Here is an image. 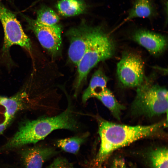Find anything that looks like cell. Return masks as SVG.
I'll return each instance as SVG.
<instances>
[{
	"label": "cell",
	"mask_w": 168,
	"mask_h": 168,
	"mask_svg": "<svg viewBox=\"0 0 168 168\" xmlns=\"http://www.w3.org/2000/svg\"><path fill=\"white\" fill-rule=\"evenodd\" d=\"M100 144L96 160L101 163L114 150L139 139L156 134L167 126V120L148 125L130 126L98 118Z\"/></svg>",
	"instance_id": "1"
},
{
	"label": "cell",
	"mask_w": 168,
	"mask_h": 168,
	"mask_svg": "<svg viewBox=\"0 0 168 168\" xmlns=\"http://www.w3.org/2000/svg\"><path fill=\"white\" fill-rule=\"evenodd\" d=\"M115 47L113 40L100 26H91V37L85 53L77 65L75 95L91 69L99 62L111 58Z\"/></svg>",
	"instance_id": "2"
},
{
	"label": "cell",
	"mask_w": 168,
	"mask_h": 168,
	"mask_svg": "<svg viewBox=\"0 0 168 168\" xmlns=\"http://www.w3.org/2000/svg\"><path fill=\"white\" fill-rule=\"evenodd\" d=\"M131 109L135 114L149 117L165 114L167 115V90L144 80L137 87Z\"/></svg>",
	"instance_id": "3"
},
{
	"label": "cell",
	"mask_w": 168,
	"mask_h": 168,
	"mask_svg": "<svg viewBox=\"0 0 168 168\" xmlns=\"http://www.w3.org/2000/svg\"><path fill=\"white\" fill-rule=\"evenodd\" d=\"M60 126L59 120L55 116L28 121L19 128L4 148H16L35 143L44 139L53 131L59 129Z\"/></svg>",
	"instance_id": "4"
},
{
	"label": "cell",
	"mask_w": 168,
	"mask_h": 168,
	"mask_svg": "<svg viewBox=\"0 0 168 168\" xmlns=\"http://www.w3.org/2000/svg\"><path fill=\"white\" fill-rule=\"evenodd\" d=\"M0 20L3 28L4 39L3 48L8 49L13 45H18L30 50V39L24 33L15 15L0 2Z\"/></svg>",
	"instance_id": "5"
},
{
	"label": "cell",
	"mask_w": 168,
	"mask_h": 168,
	"mask_svg": "<svg viewBox=\"0 0 168 168\" xmlns=\"http://www.w3.org/2000/svg\"><path fill=\"white\" fill-rule=\"evenodd\" d=\"M23 16L27 22L28 27L33 31L42 46L54 57L59 55L62 44L61 26L58 24L44 25L36 20L23 15Z\"/></svg>",
	"instance_id": "6"
},
{
	"label": "cell",
	"mask_w": 168,
	"mask_h": 168,
	"mask_svg": "<svg viewBox=\"0 0 168 168\" xmlns=\"http://www.w3.org/2000/svg\"><path fill=\"white\" fill-rule=\"evenodd\" d=\"M117 73L119 81L126 87H137L145 80L142 61L133 54L123 55L117 64Z\"/></svg>",
	"instance_id": "7"
},
{
	"label": "cell",
	"mask_w": 168,
	"mask_h": 168,
	"mask_svg": "<svg viewBox=\"0 0 168 168\" xmlns=\"http://www.w3.org/2000/svg\"><path fill=\"white\" fill-rule=\"evenodd\" d=\"M91 26L83 21L79 25L71 28L67 32L70 42L68 58L77 66L88 45L91 37Z\"/></svg>",
	"instance_id": "8"
},
{
	"label": "cell",
	"mask_w": 168,
	"mask_h": 168,
	"mask_svg": "<svg viewBox=\"0 0 168 168\" xmlns=\"http://www.w3.org/2000/svg\"><path fill=\"white\" fill-rule=\"evenodd\" d=\"M133 37L136 42L154 55L163 52L167 45L164 36L147 30H138L134 34Z\"/></svg>",
	"instance_id": "9"
},
{
	"label": "cell",
	"mask_w": 168,
	"mask_h": 168,
	"mask_svg": "<svg viewBox=\"0 0 168 168\" xmlns=\"http://www.w3.org/2000/svg\"><path fill=\"white\" fill-rule=\"evenodd\" d=\"M57 152L51 147L36 146L24 149L21 155L25 168H42L44 162Z\"/></svg>",
	"instance_id": "10"
},
{
	"label": "cell",
	"mask_w": 168,
	"mask_h": 168,
	"mask_svg": "<svg viewBox=\"0 0 168 168\" xmlns=\"http://www.w3.org/2000/svg\"><path fill=\"white\" fill-rule=\"evenodd\" d=\"M108 79L100 69L96 71L92 75L88 86L82 96V100L85 103L90 98L96 96L107 88Z\"/></svg>",
	"instance_id": "11"
},
{
	"label": "cell",
	"mask_w": 168,
	"mask_h": 168,
	"mask_svg": "<svg viewBox=\"0 0 168 168\" xmlns=\"http://www.w3.org/2000/svg\"><path fill=\"white\" fill-rule=\"evenodd\" d=\"M59 13L65 17H71L83 13L87 8L83 0H60L56 4Z\"/></svg>",
	"instance_id": "12"
},
{
	"label": "cell",
	"mask_w": 168,
	"mask_h": 168,
	"mask_svg": "<svg viewBox=\"0 0 168 168\" xmlns=\"http://www.w3.org/2000/svg\"><path fill=\"white\" fill-rule=\"evenodd\" d=\"M155 13V9L151 0H135L123 22L137 18H150Z\"/></svg>",
	"instance_id": "13"
},
{
	"label": "cell",
	"mask_w": 168,
	"mask_h": 168,
	"mask_svg": "<svg viewBox=\"0 0 168 168\" xmlns=\"http://www.w3.org/2000/svg\"><path fill=\"white\" fill-rule=\"evenodd\" d=\"M95 98L99 100L118 119H120L121 111L124 107L116 99L112 93L107 88Z\"/></svg>",
	"instance_id": "14"
},
{
	"label": "cell",
	"mask_w": 168,
	"mask_h": 168,
	"mask_svg": "<svg viewBox=\"0 0 168 168\" xmlns=\"http://www.w3.org/2000/svg\"><path fill=\"white\" fill-rule=\"evenodd\" d=\"M87 136L86 134L58 140L56 141L57 146L64 151L72 154H76L80 147L85 142Z\"/></svg>",
	"instance_id": "15"
},
{
	"label": "cell",
	"mask_w": 168,
	"mask_h": 168,
	"mask_svg": "<svg viewBox=\"0 0 168 168\" xmlns=\"http://www.w3.org/2000/svg\"><path fill=\"white\" fill-rule=\"evenodd\" d=\"M36 21L42 24L51 26L58 24L60 18L51 8L45 5L42 6L36 12Z\"/></svg>",
	"instance_id": "16"
},
{
	"label": "cell",
	"mask_w": 168,
	"mask_h": 168,
	"mask_svg": "<svg viewBox=\"0 0 168 168\" xmlns=\"http://www.w3.org/2000/svg\"><path fill=\"white\" fill-rule=\"evenodd\" d=\"M149 158L153 168H168V150L166 147L152 151Z\"/></svg>",
	"instance_id": "17"
},
{
	"label": "cell",
	"mask_w": 168,
	"mask_h": 168,
	"mask_svg": "<svg viewBox=\"0 0 168 168\" xmlns=\"http://www.w3.org/2000/svg\"><path fill=\"white\" fill-rule=\"evenodd\" d=\"M47 168H75L66 159L63 157L56 158Z\"/></svg>",
	"instance_id": "18"
},
{
	"label": "cell",
	"mask_w": 168,
	"mask_h": 168,
	"mask_svg": "<svg viewBox=\"0 0 168 168\" xmlns=\"http://www.w3.org/2000/svg\"><path fill=\"white\" fill-rule=\"evenodd\" d=\"M112 168H126L124 160L121 159H116L114 162Z\"/></svg>",
	"instance_id": "19"
}]
</instances>
